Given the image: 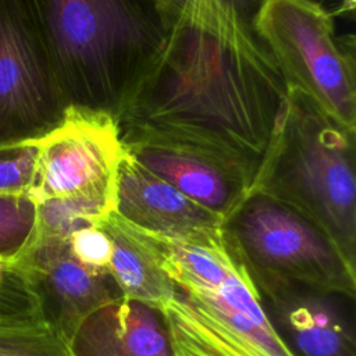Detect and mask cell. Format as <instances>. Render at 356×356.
<instances>
[{
  "mask_svg": "<svg viewBox=\"0 0 356 356\" xmlns=\"http://www.w3.org/2000/svg\"><path fill=\"white\" fill-rule=\"evenodd\" d=\"M65 110L22 0H0V146L43 136Z\"/></svg>",
  "mask_w": 356,
  "mask_h": 356,
  "instance_id": "ba28073f",
  "label": "cell"
},
{
  "mask_svg": "<svg viewBox=\"0 0 356 356\" xmlns=\"http://www.w3.org/2000/svg\"><path fill=\"white\" fill-rule=\"evenodd\" d=\"M147 235L168 278L157 307L175 356H291L221 231L191 241Z\"/></svg>",
  "mask_w": 356,
  "mask_h": 356,
  "instance_id": "3957f363",
  "label": "cell"
},
{
  "mask_svg": "<svg viewBox=\"0 0 356 356\" xmlns=\"http://www.w3.org/2000/svg\"><path fill=\"white\" fill-rule=\"evenodd\" d=\"M189 0H159V3L167 10L168 14H175L182 10Z\"/></svg>",
  "mask_w": 356,
  "mask_h": 356,
  "instance_id": "ffe728a7",
  "label": "cell"
},
{
  "mask_svg": "<svg viewBox=\"0 0 356 356\" xmlns=\"http://www.w3.org/2000/svg\"><path fill=\"white\" fill-rule=\"evenodd\" d=\"M114 211L139 229L178 241L217 234L222 224V218L142 167L125 150L117 171Z\"/></svg>",
  "mask_w": 356,
  "mask_h": 356,
  "instance_id": "7c38bea8",
  "label": "cell"
},
{
  "mask_svg": "<svg viewBox=\"0 0 356 356\" xmlns=\"http://www.w3.org/2000/svg\"><path fill=\"white\" fill-rule=\"evenodd\" d=\"M252 29L295 88L324 113L356 129L355 38L337 36L334 13L320 0H263Z\"/></svg>",
  "mask_w": 356,
  "mask_h": 356,
  "instance_id": "5b68a950",
  "label": "cell"
},
{
  "mask_svg": "<svg viewBox=\"0 0 356 356\" xmlns=\"http://www.w3.org/2000/svg\"><path fill=\"white\" fill-rule=\"evenodd\" d=\"M221 235L250 278L293 281L356 295V271L309 218L249 191L222 220Z\"/></svg>",
  "mask_w": 356,
  "mask_h": 356,
  "instance_id": "8992f818",
  "label": "cell"
},
{
  "mask_svg": "<svg viewBox=\"0 0 356 356\" xmlns=\"http://www.w3.org/2000/svg\"><path fill=\"white\" fill-rule=\"evenodd\" d=\"M286 88L252 26L220 0H189L117 118L260 161Z\"/></svg>",
  "mask_w": 356,
  "mask_h": 356,
  "instance_id": "6da1fadb",
  "label": "cell"
},
{
  "mask_svg": "<svg viewBox=\"0 0 356 356\" xmlns=\"http://www.w3.org/2000/svg\"><path fill=\"white\" fill-rule=\"evenodd\" d=\"M0 356H71V352L46 323H40L0 325Z\"/></svg>",
  "mask_w": 356,
  "mask_h": 356,
  "instance_id": "e0dca14e",
  "label": "cell"
},
{
  "mask_svg": "<svg viewBox=\"0 0 356 356\" xmlns=\"http://www.w3.org/2000/svg\"><path fill=\"white\" fill-rule=\"evenodd\" d=\"M331 1H334L337 4L335 14H346V13H353L355 11L356 0H331Z\"/></svg>",
  "mask_w": 356,
  "mask_h": 356,
  "instance_id": "44dd1931",
  "label": "cell"
},
{
  "mask_svg": "<svg viewBox=\"0 0 356 356\" xmlns=\"http://www.w3.org/2000/svg\"><path fill=\"white\" fill-rule=\"evenodd\" d=\"M13 261L38 296L46 324L67 345L86 316L122 296L113 275L78 259L64 234L35 231Z\"/></svg>",
  "mask_w": 356,
  "mask_h": 356,
  "instance_id": "8fae6325",
  "label": "cell"
},
{
  "mask_svg": "<svg viewBox=\"0 0 356 356\" xmlns=\"http://www.w3.org/2000/svg\"><path fill=\"white\" fill-rule=\"evenodd\" d=\"M35 143L38 153L29 197L36 204L58 202L89 218L114 210L124 149L111 115L67 107L61 122Z\"/></svg>",
  "mask_w": 356,
  "mask_h": 356,
  "instance_id": "52a82bcc",
  "label": "cell"
},
{
  "mask_svg": "<svg viewBox=\"0 0 356 356\" xmlns=\"http://www.w3.org/2000/svg\"><path fill=\"white\" fill-rule=\"evenodd\" d=\"M99 221L111 242L108 271L122 296L157 307L167 295L168 278L147 232L127 222L114 210L100 216Z\"/></svg>",
  "mask_w": 356,
  "mask_h": 356,
  "instance_id": "5bb4252c",
  "label": "cell"
},
{
  "mask_svg": "<svg viewBox=\"0 0 356 356\" xmlns=\"http://www.w3.org/2000/svg\"><path fill=\"white\" fill-rule=\"evenodd\" d=\"M36 153L35 139L0 146V196H29L33 182Z\"/></svg>",
  "mask_w": 356,
  "mask_h": 356,
  "instance_id": "ac0fdd59",
  "label": "cell"
},
{
  "mask_svg": "<svg viewBox=\"0 0 356 356\" xmlns=\"http://www.w3.org/2000/svg\"><path fill=\"white\" fill-rule=\"evenodd\" d=\"M68 349L71 356H175L161 310L125 296L86 316Z\"/></svg>",
  "mask_w": 356,
  "mask_h": 356,
  "instance_id": "4fadbf2b",
  "label": "cell"
},
{
  "mask_svg": "<svg viewBox=\"0 0 356 356\" xmlns=\"http://www.w3.org/2000/svg\"><path fill=\"white\" fill-rule=\"evenodd\" d=\"M232 11H235L246 24L252 26V19L263 0H220Z\"/></svg>",
  "mask_w": 356,
  "mask_h": 356,
  "instance_id": "d6986e66",
  "label": "cell"
},
{
  "mask_svg": "<svg viewBox=\"0 0 356 356\" xmlns=\"http://www.w3.org/2000/svg\"><path fill=\"white\" fill-rule=\"evenodd\" d=\"M250 281L291 356H356V295L293 281Z\"/></svg>",
  "mask_w": 356,
  "mask_h": 356,
  "instance_id": "30bf717a",
  "label": "cell"
},
{
  "mask_svg": "<svg viewBox=\"0 0 356 356\" xmlns=\"http://www.w3.org/2000/svg\"><path fill=\"white\" fill-rule=\"evenodd\" d=\"M120 136L135 161L222 220L249 193L259 165L256 160L154 131L124 128Z\"/></svg>",
  "mask_w": 356,
  "mask_h": 356,
  "instance_id": "9c48e42d",
  "label": "cell"
},
{
  "mask_svg": "<svg viewBox=\"0 0 356 356\" xmlns=\"http://www.w3.org/2000/svg\"><path fill=\"white\" fill-rule=\"evenodd\" d=\"M250 191L314 222L356 271V129L288 88Z\"/></svg>",
  "mask_w": 356,
  "mask_h": 356,
  "instance_id": "277c9868",
  "label": "cell"
},
{
  "mask_svg": "<svg viewBox=\"0 0 356 356\" xmlns=\"http://www.w3.org/2000/svg\"><path fill=\"white\" fill-rule=\"evenodd\" d=\"M38 206L28 195L0 196V259L13 261L29 245Z\"/></svg>",
  "mask_w": 356,
  "mask_h": 356,
  "instance_id": "9a60e30c",
  "label": "cell"
},
{
  "mask_svg": "<svg viewBox=\"0 0 356 356\" xmlns=\"http://www.w3.org/2000/svg\"><path fill=\"white\" fill-rule=\"evenodd\" d=\"M67 107L115 121L161 44L159 0H22Z\"/></svg>",
  "mask_w": 356,
  "mask_h": 356,
  "instance_id": "7a4b0ae2",
  "label": "cell"
},
{
  "mask_svg": "<svg viewBox=\"0 0 356 356\" xmlns=\"http://www.w3.org/2000/svg\"><path fill=\"white\" fill-rule=\"evenodd\" d=\"M21 284L15 267L0 259V325H32L46 323L40 303L28 284Z\"/></svg>",
  "mask_w": 356,
  "mask_h": 356,
  "instance_id": "2e32d148",
  "label": "cell"
}]
</instances>
